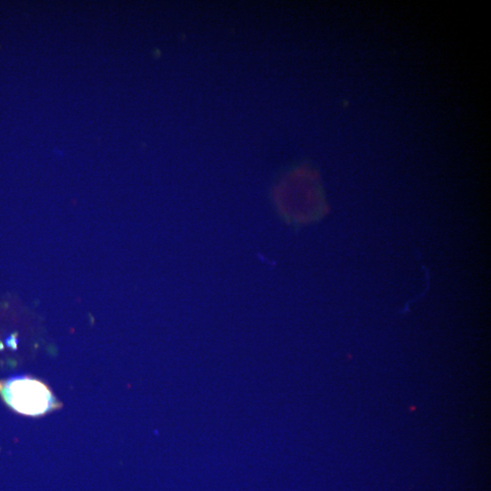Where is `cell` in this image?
Segmentation results:
<instances>
[{
	"mask_svg": "<svg viewBox=\"0 0 491 491\" xmlns=\"http://www.w3.org/2000/svg\"><path fill=\"white\" fill-rule=\"evenodd\" d=\"M0 395L13 410L24 415H41L54 406L51 391L43 383L29 378L4 382L0 385Z\"/></svg>",
	"mask_w": 491,
	"mask_h": 491,
	"instance_id": "cell-1",
	"label": "cell"
}]
</instances>
